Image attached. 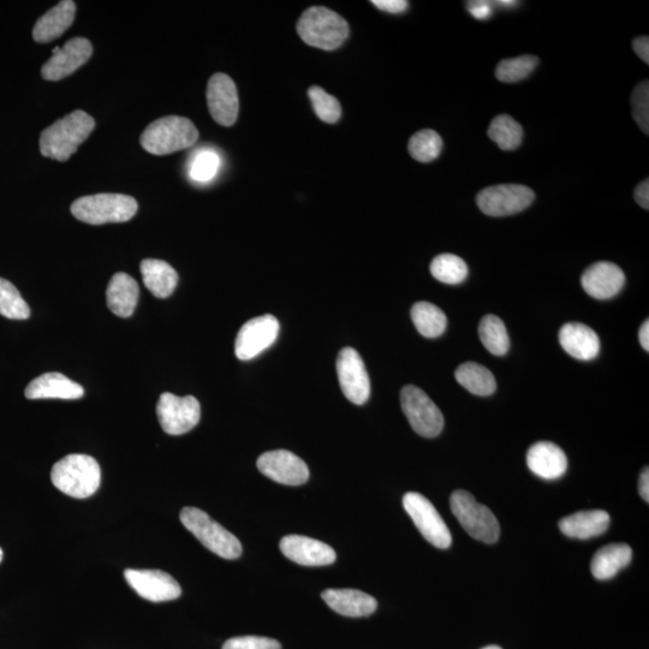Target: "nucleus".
Here are the masks:
<instances>
[{"instance_id":"f3484780","label":"nucleus","mask_w":649,"mask_h":649,"mask_svg":"<svg viewBox=\"0 0 649 649\" xmlns=\"http://www.w3.org/2000/svg\"><path fill=\"white\" fill-rule=\"evenodd\" d=\"M207 105L218 124L231 127L236 123L240 100L235 82L230 76L218 73L211 77L207 86Z\"/></svg>"},{"instance_id":"c03bdc74","label":"nucleus","mask_w":649,"mask_h":649,"mask_svg":"<svg viewBox=\"0 0 649 649\" xmlns=\"http://www.w3.org/2000/svg\"><path fill=\"white\" fill-rule=\"evenodd\" d=\"M633 49L641 61L649 64V38L640 37L633 41Z\"/></svg>"},{"instance_id":"c85d7f7f","label":"nucleus","mask_w":649,"mask_h":649,"mask_svg":"<svg viewBox=\"0 0 649 649\" xmlns=\"http://www.w3.org/2000/svg\"><path fill=\"white\" fill-rule=\"evenodd\" d=\"M456 380L470 394L476 396H491L497 389L494 375L484 366L476 362H466L456 369Z\"/></svg>"},{"instance_id":"9b49d317","label":"nucleus","mask_w":649,"mask_h":649,"mask_svg":"<svg viewBox=\"0 0 649 649\" xmlns=\"http://www.w3.org/2000/svg\"><path fill=\"white\" fill-rule=\"evenodd\" d=\"M157 415L165 433L182 436L198 426L201 407L193 396L178 397L166 392L159 398Z\"/></svg>"},{"instance_id":"9d476101","label":"nucleus","mask_w":649,"mask_h":649,"mask_svg":"<svg viewBox=\"0 0 649 649\" xmlns=\"http://www.w3.org/2000/svg\"><path fill=\"white\" fill-rule=\"evenodd\" d=\"M403 506L428 543L438 549H449L451 533L430 500L420 493L409 492L403 497Z\"/></svg>"},{"instance_id":"6ab92c4d","label":"nucleus","mask_w":649,"mask_h":649,"mask_svg":"<svg viewBox=\"0 0 649 649\" xmlns=\"http://www.w3.org/2000/svg\"><path fill=\"white\" fill-rule=\"evenodd\" d=\"M581 283L589 296L597 300H607L623 289L625 276L617 265L601 261L588 267L582 275Z\"/></svg>"},{"instance_id":"cd10ccee","label":"nucleus","mask_w":649,"mask_h":649,"mask_svg":"<svg viewBox=\"0 0 649 649\" xmlns=\"http://www.w3.org/2000/svg\"><path fill=\"white\" fill-rule=\"evenodd\" d=\"M633 559V550L629 545L611 544L595 553L591 564L592 574L600 581L610 580L619 570L628 567Z\"/></svg>"},{"instance_id":"7ed1b4c3","label":"nucleus","mask_w":649,"mask_h":649,"mask_svg":"<svg viewBox=\"0 0 649 649\" xmlns=\"http://www.w3.org/2000/svg\"><path fill=\"white\" fill-rule=\"evenodd\" d=\"M199 132L188 118L169 116L157 119L141 135V145L154 156L187 150L196 144Z\"/></svg>"},{"instance_id":"ddd939ff","label":"nucleus","mask_w":649,"mask_h":649,"mask_svg":"<svg viewBox=\"0 0 649 649\" xmlns=\"http://www.w3.org/2000/svg\"><path fill=\"white\" fill-rule=\"evenodd\" d=\"M337 374L342 392L351 403L362 406L371 395V381H369L365 362L353 348H344L338 355Z\"/></svg>"},{"instance_id":"4c0bfd02","label":"nucleus","mask_w":649,"mask_h":649,"mask_svg":"<svg viewBox=\"0 0 649 649\" xmlns=\"http://www.w3.org/2000/svg\"><path fill=\"white\" fill-rule=\"evenodd\" d=\"M220 168V157L212 150H201L189 165V176L195 182L206 183L217 176Z\"/></svg>"},{"instance_id":"a878e982","label":"nucleus","mask_w":649,"mask_h":649,"mask_svg":"<svg viewBox=\"0 0 649 649\" xmlns=\"http://www.w3.org/2000/svg\"><path fill=\"white\" fill-rule=\"evenodd\" d=\"M610 526V515L604 510L580 511L564 517L559 529L569 538L587 540L604 534Z\"/></svg>"},{"instance_id":"412c9836","label":"nucleus","mask_w":649,"mask_h":649,"mask_svg":"<svg viewBox=\"0 0 649 649\" xmlns=\"http://www.w3.org/2000/svg\"><path fill=\"white\" fill-rule=\"evenodd\" d=\"M527 466L541 479L557 480L567 472L568 458L558 445L539 442L528 450Z\"/></svg>"},{"instance_id":"7c9ffc66","label":"nucleus","mask_w":649,"mask_h":649,"mask_svg":"<svg viewBox=\"0 0 649 649\" xmlns=\"http://www.w3.org/2000/svg\"><path fill=\"white\" fill-rule=\"evenodd\" d=\"M479 337L484 347L491 354L503 356L510 348V338L503 320L496 315L488 314L479 325Z\"/></svg>"},{"instance_id":"72a5a7b5","label":"nucleus","mask_w":649,"mask_h":649,"mask_svg":"<svg viewBox=\"0 0 649 649\" xmlns=\"http://www.w3.org/2000/svg\"><path fill=\"white\" fill-rule=\"evenodd\" d=\"M410 156L420 163H431L436 160L443 150V140L434 130H420L409 140Z\"/></svg>"},{"instance_id":"aec40b11","label":"nucleus","mask_w":649,"mask_h":649,"mask_svg":"<svg viewBox=\"0 0 649 649\" xmlns=\"http://www.w3.org/2000/svg\"><path fill=\"white\" fill-rule=\"evenodd\" d=\"M85 395L83 387L61 373H46L27 386L28 400H80Z\"/></svg>"},{"instance_id":"a211bd4d","label":"nucleus","mask_w":649,"mask_h":649,"mask_svg":"<svg viewBox=\"0 0 649 649\" xmlns=\"http://www.w3.org/2000/svg\"><path fill=\"white\" fill-rule=\"evenodd\" d=\"M285 557L305 567H324L336 562V552L331 546L302 535H288L281 540Z\"/></svg>"},{"instance_id":"a19ab883","label":"nucleus","mask_w":649,"mask_h":649,"mask_svg":"<svg viewBox=\"0 0 649 649\" xmlns=\"http://www.w3.org/2000/svg\"><path fill=\"white\" fill-rule=\"evenodd\" d=\"M467 9L476 20H488L493 14V4L492 2H487V0H473V2L467 3Z\"/></svg>"},{"instance_id":"f8f14e48","label":"nucleus","mask_w":649,"mask_h":649,"mask_svg":"<svg viewBox=\"0 0 649 649\" xmlns=\"http://www.w3.org/2000/svg\"><path fill=\"white\" fill-rule=\"evenodd\" d=\"M279 321L271 314L247 321L238 332L235 353L238 360L249 361L277 341Z\"/></svg>"},{"instance_id":"e433bc0d","label":"nucleus","mask_w":649,"mask_h":649,"mask_svg":"<svg viewBox=\"0 0 649 649\" xmlns=\"http://www.w3.org/2000/svg\"><path fill=\"white\" fill-rule=\"evenodd\" d=\"M308 97L311 99L314 112L317 113L321 121L329 124L339 121L342 116V107L335 97L318 86L309 88Z\"/></svg>"},{"instance_id":"1a4fd4ad","label":"nucleus","mask_w":649,"mask_h":649,"mask_svg":"<svg viewBox=\"0 0 649 649\" xmlns=\"http://www.w3.org/2000/svg\"><path fill=\"white\" fill-rule=\"evenodd\" d=\"M534 199L531 188L520 184H500L482 189L476 196V204L486 216L506 217L525 211Z\"/></svg>"},{"instance_id":"2f4dec72","label":"nucleus","mask_w":649,"mask_h":649,"mask_svg":"<svg viewBox=\"0 0 649 649\" xmlns=\"http://www.w3.org/2000/svg\"><path fill=\"white\" fill-rule=\"evenodd\" d=\"M488 136L500 150L514 151L522 144V125L508 115H500L493 119L488 128Z\"/></svg>"},{"instance_id":"de8ad7c7","label":"nucleus","mask_w":649,"mask_h":649,"mask_svg":"<svg viewBox=\"0 0 649 649\" xmlns=\"http://www.w3.org/2000/svg\"><path fill=\"white\" fill-rule=\"evenodd\" d=\"M492 4L500 8H514L518 3L512 2V0H498V2H492Z\"/></svg>"},{"instance_id":"20e7f679","label":"nucleus","mask_w":649,"mask_h":649,"mask_svg":"<svg viewBox=\"0 0 649 649\" xmlns=\"http://www.w3.org/2000/svg\"><path fill=\"white\" fill-rule=\"evenodd\" d=\"M297 33L305 43L317 49L335 51L349 37V26L341 15L324 7H312L302 14Z\"/></svg>"},{"instance_id":"58836bf2","label":"nucleus","mask_w":649,"mask_h":649,"mask_svg":"<svg viewBox=\"0 0 649 649\" xmlns=\"http://www.w3.org/2000/svg\"><path fill=\"white\" fill-rule=\"evenodd\" d=\"M631 107L637 125L646 135L649 134V83L642 81L631 94Z\"/></svg>"},{"instance_id":"37998d69","label":"nucleus","mask_w":649,"mask_h":649,"mask_svg":"<svg viewBox=\"0 0 649 649\" xmlns=\"http://www.w3.org/2000/svg\"><path fill=\"white\" fill-rule=\"evenodd\" d=\"M635 200L643 210H649V181H642L635 189Z\"/></svg>"},{"instance_id":"c756f323","label":"nucleus","mask_w":649,"mask_h":649,"mask_svg":"<svg viewBox=\"0 0 649 649\" xmlns=\"http://www.w3.org/2000/svg\"><path fill=\"white\" fill-rule=\"evenodd\" d=\"M412 319L416 330L426 338L442 336L448 325V319L442 309L430 302L415 303Z\"/></svg>"},{"instance_id":"6e6552de","label":"nucleus","mask_w":649,"mask_h":649,"mask_svg":"<svg viewBox=\"0 0 649 649\" xmlns=\"http://www.w3.org/2000/svg\"><path fill=\"white\" fill-rule=\"evenodd\" d=\"M401 406L410 426L421 437L436 438L444 428V416L425 391L414 385L403 387Z\"/></svg>"},{"instance_id":"79ce46f5","label":"nucleus","mask_w":649,"mask_h":649,"mask_svg":"<svg viewBox=\"0 0 649 649\" xmlns=\"http://www.w3.org/2000/svg\"><path fill=\"white\" fill-rule=\"evenodd\" d=\"M372 4L375 8L389 14H402L409 7L406 0H373Z\"/></svg>"},{"instance_id":"49530a36","label":"nucleus","mask_w":649,"mask_h":649,"mask_svg":"<svg viewBox=\"0 0 649 649\" xmlns=\"http://www.w3.org/2000/svg\"><path fill=\"white\" fill-rule=\"evenodd\" d=\"M639 339L640 343L642 345V348L645 349L646 351L649 350V323L648 320L645 321V323L642 324L640 332H639Z\"/></svg>"},{"instance_id":"dca6fc26","label":"nucleus","mask_w":649,"mask_h":649,"mask_svg":"<svg viewBox=\"0 0 649 649\" xmlns=\"http://www.w3.org/2000/svg\"><path fill=\"white\" fill-rule=\"evenodd\" d=\"M125 580L141 598L163 603L181 597L182 589L178 582L162 570H125Z\"/></svg>"},{"instance_id":"b1692460","label":"nucleus","mask_w":649,"mask_h":649,"mask_svg":"<svg viewBox=\"0 0 649 649\" xmlns=\"http://www.w3.org/2000/svg\"><path fill=\"white\" fill-rule=\"evenodd\" d=\"M140 289L138 282L127 273H116L106 291L107 306L121 318H129L138 306Z\"/></svg>"},{"instance_id":"f257e3e1","label":"nucleus","mask_w":649,"mask_h":649,"mask_svg":"<svg viewBox=\"0 0 649 649\" xmlns=\"http://www.w3.org/2000/svg\"><path fill=\"white\" fill-rule=\"evenodd\" d=\"M95 128L94 118L77 110L46 128L40 136V152L46 158L67 162Z\"/></svg>"},{"instance_id":"8fccbe9b","label":"nucleus","mask_w":649,"mask_h":649,"mask_svg":"<svg viewBox=\"0 0 649 649\" xmlns=\"http://www.w3.org/2000/svg\"><path fill=\"white\" fill-rule=\"evenodd\" d=\"M3 557H4L3 550L0 549V563H2V561H3Z\"/></svg>"},{"instance_id":"423d86ee","label":"nucleus","mask_w":649,"mask_h":649,"mask_svg":"<svg viewBox=\"0 0 649 649\" xmlns=\"http://www.w3.org/2000/svg\"><path fill=\"white\" fill-rule=\"evenodd\" d=\"M183 526L200 541L206 549L224 559H237L242 555V545L228 529L213 521L210 515L198 508L181 511Z\"/></svg>"},{"instance_id":"39448f33","label":"nucleus","mask_w":649,"mask_h":649,"mask_svg":"<svg viewBox=\"0 0 649 649\" xmlns=\"http://www.w3.org/2000/svg\"><path fill=\"white\" fill-rule=\"evenodd\" d=\"M138 202L123 194L83 196L71 205V213L80 222L91 225L125 223L138 212Z\"/></svg>"},{"instance_id":"a18cd8bd","label":"nucleus","mask_w":649,"mask_h":649,"mask_svg":"<svg viewBox=\"0 0 649 649\" xmlns=\"http://www.w3.org/2000/svg\"><path fill=\"white\" fill-rule=\"evenodd\" d=\"M639 492L640 496L646 503H649V470L648 468L643 469V472L640 475L639 481Z\"/></svg>"},{"instance_id":"09e8293b","label":"nucleus","mask_w":649,"mask_h":649,"mask_svg":"<svg viewBox=\"0 0 649 649\" xmlns=\"http://www.w3.org/2000/svg\"><path fill=\"white\" fill-rule=\"evenodd\" d=\"M482 649H503V648H500L499 646H496V645H491V646H487V647L482 648Z\"/></svg>"},{"instance_id":"f03ea898","label":"nucleus","mask_w":649,"mask_h":649,"mask_svg":"<svg viewBox=\"0 0 649 649\" xmlns=\"http://www.w3.org/2000/svg\"><path fill=\"white\" fill-rule=\"evenodd\" d=\"M52 484L69 497L85 499L98 491L101 469L93 457L69 455L52 468Z\"/></svg>"},{"instance_id":"0eeeda50","label":"nucleus","mask_w":649,"mask_h":649,"mask_svg":"<svg viewBox=\"0 0 649 649\" xmlns=\"http://www.w3.org/2000/svg\"><path fill=\"white\" fill-rule=\"evenodd\" d=\"M450 505L454 514L470 537L485 544L497 543L500 527L491 509L476 502L473 494L457 490L451 494Z\"/></svg>"},{"instance_id":"4be33fe9","label":"nucleus","mask_w":649,"mask_h":649,"mask_svg":"<svg viewBox=\"0 0 649 649\" xmlns=\"http://www.w3.org/2000/svg\"><path fill=\"white\" fill-rule=\"evenodd\" d=\"M321 598L333 611L345 617H367L378 607L372 595L356 589H326Z\"/></svg>"},{"instance_id":"c9c22d12","label":"nucleus","mask_w":649,"mask_h":649,"mask_svg":"<svg viewBox=\"0 0 649 649\" xmlns=\"http://www.w3.org/2000/svg\"><path fill=\"white\" fill-rule=\"evenodd\" d=\"M539 59L535 56H521L504 59L498 64L496 76L500 82L515 83L527 79L538 67Z\"/></svg>"},{"instance_id":"f704fd0d","label":"nucleus","mask_w":649,"mask_h":649,"mask_svg":"<svg viewBox=\"0 0 649 649\" xmlns=\"http://www.w3.org/2000/svg\"><path fill=\"white\" fill-rule=\"evenodd\" d=\"M0 315L13 320H26L31 317L25 300L13 283L0 278Z\"/></svg>"},{"instance_id":"5701e85b","label":"nucleus","mask_w":649,"mask_h":649,"mask_svg":"<svg viewBox=\"0 0 649 649\" xmlns=\"http://www.w3.org/2000/svg\"><path fill=\"white\" fill-rule=\"evenodd\" d=\"M559 343L570 356L580 361L595 359L600 350L597 333L581 323L565 324L559 331Z\"/></svg>"},{"instance_id":"393cba45","label":"nucleus","mask_w":649,"mask_h":649,"mask_svg":"<svg viewBox=\"0 0 649 649\" xmlns=\"http://www.w3.org/2000/svg\"><path fill=\"white\" fill-rule=\"evenodd\" d=\"M76 15V4L71 0L56 5L40 17L33 29V39L40 44L62 37V34L73 25Z\"/></svg>"},{"instance_id":"473e14b6","label":"nucleus","mask_w":649,"mask_h":649,"mask_svg":"<svg viewBox=\"0 0 649 649\" xmlns=\"http://www.w3.org/2000/svg\"><path fill=\"white\" fill-rule=\"evenodd\" d=\"M431 273L437 281L449 285H457L466 281L468 266L460 256L455 254H440L431 264Z\"/></svg>"},{"instance_id":"bb28decb","label":"nucleus","mask_w":649,"mask_h":649,"mask_svg":"<svg viewBox=\"0 0 649 649\" xmlns=\"http://www.w3.org/2000/svg\"><path fill=\"white\" fill-rule=\"evenodd\" d=\"M142 279L146 288L158 299H166L174 293L178 284V273L163 260L146 259L141 263Z\"/></svg>"},{"instance_id":"4468645a","label":"nucleus","mask_w":649,"mask_h":649,"mask_svg":"<svg viewBox=\"0 0 649 649\" xmlns=\"http://www.w3.org/2000/svg\"><path fill=\"white\" fill-rule=\"evenodd\" d=\"M256 466L267 478L282 485L300 486L309 479L306 462L287 450L265 452L259 457Z\"/></svg>"},{"instance_id":"ea45409f","label":"nucleus","mask_w":649,"mask_h":649,"mask_svg":"<svg viewBox=\"0 0 649 649\" xmlns=\"http://www.w3.org/2000/svg\"><path fill=\"white\" fill-rule=\"evenodd\" d=\"M222 649H282V646L269 637L240 636L226 641Z\"/></svg>"},{"instance_id":"2eb2a0df","label":"nucleus","mask_w":649,"mask_h":649,"mask_svg":"<svg viewBox=\"0 0 649 649\" xmlns=\"http://www.w3.org/2000/svg\"><path fill=\"white\" fill-rule=\"evenodd\" d=\"M93 46L85 38H74L63 47H56L53 55L41 69V76L46 81H59L74 74L77 69L92 57Z\"/></svg>"}]
</instances>
